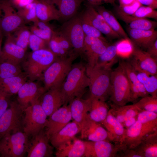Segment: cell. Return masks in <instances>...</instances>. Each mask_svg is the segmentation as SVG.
<instances>
[{"label":"cell","mask_w":157,"mask_h":157,"mask_svg":"<svg viewBox=\"0 0 157 157\" xmlns=\"http://www.w3.org/2000/svg\"><path fill=\"white\" fill-rule=\"evenodd\" d=\"M89 83L86 66L81 63L72 65L60 86L64 105H67L75 98H81Z\"/></svg>","instance_id":"6da1fadb"},{"label":"cell","mask_w":157,"mask_h":157,"mask_svg":"<svg viewBox=\"0 0 157 157\" xmlns=\"http://www.w3.org/2000/svg\"><path fill=\"white\" fill-rule=\"evenodd\" d=\"M111 71V68L97 65L92 68L86 67L87 74L89 79L90 97L105 101L109 97Z\"/></svg>","instance_id":"7a4b0ae2"},{"label":"cell","mask_w":157,"mask_h":157,"mask_svg":"<svg viewBox=\"0 0 157 157\" xmlns=\"http://www.w3.org/2000/svg\"><path fill=\"white\" fill-rule=\"evenodd\" d=\"M77 56L74 54L66 57H58L43 72L42 80L46 91L61 85L71 68L73 61Z\"/></svg>","instance_id":"3957f363"},{"label":"cell","mask_w":157,"mask_h":157,"mask_svg":"<svg viewBox=\"0 0 157 157\" xmlns=\"http://www.w3.org/2000/svg\"><path fill=\"white\" fill-rule=\"evenodd\" d=\"M110 82L109 97L113 104L123 106L130 102V82L120 62L117 67L111 72Z\"/></svg>","instance_id":"277c9868"},{"label":"cell","mask_w":157,"mask_h":157,"mask_svg":"<svg viewBox=\"0 0 157 157\" xmlns=\"http://www.w3.org/2000/svg\"><path fill=\"white\" fill-rule=\"evenodd\" d=\"M28 136L24 132L8 133L0 140V154L3 157H22L27 152Z\"/></svg>","instance_id":"5b68a950"},{"label":"cell","mask_w":157,"mask_h":157,"mask_svg":"<svg viewBox=\"0 0 157 157\" xmlns=\"http://www.w3.org/2000/svg\"><path fill=\"white\" fill-rule=\"evenodd\" d=\"M23 130L28 136H33L46 127L47 116L38 100L24 110Z\"/></svg>","instance_id":"8992f818"},{"label":"cell","mask_w":157,"mask_h":157,"mask_svg":"<svg viewBox=\"0 0 157 157\" xmlns=\"http://www.w3.org/2000/svg\"><path fill=\"white\" fill-rule=\"evenodd\" d=\"M58 31L70 42L77 55L82 56L85 35L81 25V14L65 22Z\"/></svg>","instance_id":"52a82bcc"},{"label":"cell","mask_w":157,"mask_h":157,"mask_svg":"<svg viewBox=\"0 0 157 157\" xmlns=\"http://www.w3.org/2000/svg\"><path fill=\"white\" fill-rule=\"evenodd\" d=\"M24 113L17 101L10 103L8 108L0 118V140L8 133L23 129Z\"/></svg>","instance_id":"ba28073f"},{"label":"cell","mask_w":157,"mask_h":157,"mask_svg":"<svg viewBox=\"0 0 157 157\" xmlns=\"http://www.w3.org/2000/svg\"><path fill=\"white\" fill-rule=\"evenodd\" d=\"M25 25L11 0H0V26L6 36Z\"/></svg>","instance_id":"9c48e42d"},{"label":"cell","mask_w":157,"mask_h":157,"mask_svg":"<svg viewBox=\"0 0 157 157\" xmlns=\"http://www.w3.org/2000/svg\"><path fill=\"white\" fill-rule=\"evenodd\" d=\"M156 130L157 126L143 124L137 120L133 124L126 129L120 144L127 148L133 149L148 135Z\"/></svg>","instance_id":"30bf717a"},{"label":"cell","mask_w":157,"mask_h":157,"mask_svg":"<svg viewBox=\"0 0 157 157\" xmlns=\"http://www.w3.org/2000/svg\"><path fill=\"white\" fill-rule=\"evenodd\" d=\"M46 91L38 82L28 81L21 86L17 93V101L22 109H25L37 101Z\"/></svg>","instance_id":"8fae6325"},{"label":"cell","mask_w":157,"mask_h":157,"mask_svg":"<svg viewBox=\"0 0 157 157\" xmlns=\"http://www.w3.org/2000/svg\"><path fill=\"white\" fill-rule=\"evenodd\" d=\"M84 142L85 157H117L120 145L107 140Z\"/></svg>","instance_id":"7c38bea8"},{"label":"cell","mask_w":157,"mask_h":157,"mask_svg":"<svg viewBox=\"0 0 157 157\" xmlns=\"http://www.w3.org/2000/svg\"><path fill=\"white\" fill-rule=\"evenodd\" d=\"M29 141L28 157H49L52 156L53 147L49 143V138L44 129L32 137Z\"/></svg>","instance_id":"4fadbf2b"},{"label":"cell","mask_w":157,"mask_h":157,"mask_svg":"<svg viewBox=\"0 0 157 157\" xmlns=\"http://www.w3.org/2000/svg\"><path fill=\"white\" fill-rule=\"evenodd\" d=\"M81 18L110 39L121 38L106 23L102 16L92 6L87 4L85 10L81 13Z\"/></svg>","instance_id":"5bb4252c"},{"label":"cell","mask_w":157,"mask_h":157,"mask_svg":"<svg viewBox=\"0 0 157 157\" xmlns=\"http://www.w3.org/2000/svg\"><path fill=\"white\" fill-rule=\"evenodd\" d=\"M72 119L69 105H63L49 117L46 127V133L49 138L52 135L57 132Z\"/></svg>","instance_id":"9a60e30c"},{"label":"cell","mask_w":157,"mask_h":157,"mask_svg":"<svg viewBox=\"0 0 157 157\" xmlns=\"http://www.w3.org/2000/svg\"><path fill=\"white\" fill-rule=\"evenodd\" d=\"M80 132L81 138L86 139L88 141L107 140L112 142L109 134L101 124L92 120L88 116L83 124Z\"/></svg>","instance_id":"2e32d148"},{"label":"cell","mask_w":157,"mask_h":157,"mask_svg":"<svg viewBox=\"0 0 157 157\" xmlns=\"http://www.w3.org/2000/svg\"><path fill=\"white\" fill-rule=\"evenodd\" d=\"M60 86L49 89L39 99L40 104L47 117L50 116L64 104Z\"/></svg>","instance_id":"e0dca14e"},{"label":"cell","mask_w":157,"mask_h":157,"mask_svg":"<svg viewBox=\"0 0 157 157\" xmlns=\"http://www.w3.org/2000/svg\"><path fill=\"white\" fill-rule=\"evenodd\" d=\"M109 44L107 41L100 39L97 40L90 39L85 40L82 55L85 56L88 62L86 67H94L99 56L104 52Z\"/></svg>","instance_id":"ac0fdd59"},{"label":"cell","mask_w":157,"mask_h":157,"mask_svg":"<svg viewBox=\"0 0 157 157\" xmlns=\"http://www.w3.org/2000/svg\"><path fill=\"white\" fill-rule=\"evenodd\" d=\"M6 37L4 46L0 54V61L19 65L24 60L26 51L17 45L10 35Z\"/></svg>","instance_id":"d6986e66"},{"label":"cell","mask_w":157,"mask_h":157,"mask_svg":"<svg viewBox=\"0 0 157 157\" xmlns=\"http://www.w3.org/2000/svg\"><path fill=\"white\" fill-rule=\"evenodd\" d=\"M90 104V98L83 99L79 97L74 99L69 104L72 118L79 126L80 130L88 116Z\"/></svg>","instance_id":"ffe728a7"},{"label":"cell","mask_w":157,"mask_h":157,"mask_svg":"<svg viewBox=\"0 0 157 157\" xmlns=\"http://www.w3.org/2000/svg\"><path fill=\"white\" fill-rule=\"evenodd\" d=\"M57 157H85V146L84 141L75 137L56 148Z\"/></svg>","instance_id":"44dd1931"},{"label":"cell","mask_w":157,"mask_h":157,"mask_svg":"<svg viewBox=\"0 0 157 157\" xmlns=\"http://www.w3.org/2000/svg\"><path fill=\"white\" fill-rule=\"evenodd\" d=\"M80 131L79 126L73 121L69 122L59 131L51 135L49 140L52 146L56 149L73 139Z\"/></svg>","instance_id":"7402d4cb"},{"label":"cell","mask_w":157,"mask_h":157,"mask_svg":"<svg viewBox=\"0 0 157 157\" xmlns=\"http://www.w3.org/2000/svg\"><path fill=\"white\" fill-rule=\"evenodd\" d=\"M127 32L130 40L136 46L145 49L157 39V31L155 29L142 30L128 28Z\"/></svg>","instance_id":"603a6c76"},{"label":"cell","mask_w":157,"mask_h":157,"mask_svg":"<svg viewBox=\"0 0 157 157\" xmlns=\"http://www.w3.org/2000/svg\"><path fill=\"white\" fill-rule=\"evenodd\" d=\"M36 12L37 17L40 21L46 22L53 20L60 21L58 10L49 0H38Z\"/></svg>","instance_id":"cb8c5ba5"},{"label":"cell","mask_w":157,"mask_h":157,"mask_svg":"<svg viewBox=\"0 0 157 157\" xmlns=\"http://www.w3.org/2000/svg\"><path fill=\"white\" fill-rule=\"evenodd\" d=\"M129 62L134 69L138 80L149 94L157 98V74H151L142 70L133 59Z\"/></svg>","instance_id":"d4e9b609"},{"label":"cell","mask_w":157,"mask_h":157,"mask_svg":"<svg viewBox=\"0 0 157 157\" xmlns=\"http://www.w3.org/2000/svg\"><path fill=\"white\" fill-rule=\"evenodd\" d=\"M27 78L25 73L22 72L17 76L0 79V94L10 97L17 94Z\"/></svg>","instance_id":"484cf974"},{"label":"cell","mask_w":157,"mask_h":157,"mask_svg":"<svg viewBox=\"0 0 157 157\" xmlns=\"http://www.w3.org/2000/svg\"><path fill=\"white\" fill-rule=\"evenodd\" d=\"M101 124L108 132L113 142H121L124 136L126 129L109 110L106 118Z\"/></svg>","instance_id":"4316f807"},{"label":"cell","mask_w":157,"mask_h":157,"mask_svg":"<svg viewBox=\"0 0 157 157\" xmlns=\"http://www.w3.org/2000/svg\"><path fill=\"white\" fill-rule=\"evenodd\" d=\"M131 55L133 59L142 69L151 74H157V60L152 57L146 51L134 47Z\"/></svg>","instance_id":"83f0119b"},{"label":"cell","mask_w":157,"mask_h":157,"mask_svg":"<svg viewBox=\"0 0 157 157\" xmlns=\"http://www.w3.org/2000/svg\"><path fill=\"white\" fill-rule=\"evenodd\" d=\"M56 6L59 12L60 21L65 22L77 14L81 4L85 0H49Z\"/></svg>","instance_id":"f1b7e54d"},{"label":"cell","mask_w":157,"mask_h":157,"mask_svg":"<svg viewBox=\"0 0 157 157\" xmlns=\"http://www.w3.org/2000/svg\"><path fill=\"white\" fill-rule=\"evenodd\" d=\"M132 149L140 157H157V130L148 135Z\"/></svg>","instance_id":"f546056e"},{"label":"cell","mask_w":157,"mask_h":157,"mask_svg":"<svg viewBox=\"0 0 157 157\" xmlns=\"http://www.w3.org/2000/svg\"><path fill=\"white\" fill-rule=\"evenodd\" d=\"M58 57L48 48L33 51L27 58L36 63L44 72Z\"/></svg>","instance_id":"4dcf8cb0"},{"label":"cell","mask_w":157,"mask_h":157,"mask_svg":"<svg viewBox=\"0 0 157 157\" xmlns=\"http://www.w3.org/2000/svg\"><path fill=\"white\" fill-rule=\"evenodd\" d=\"M119 17L132 29L142 30L155 29L157 26V22L147 18L136 17L124 14L117 11Z\"/></svg>","instance_id":"1f68e13d"},{"label":"cell","mask_w":157,"mask_h":157,"mask_svg":"<svg viewBox=\"0 0 157 157\" xmlns=\"http://www.w3.org/2000/svg\"><path fill=\"white\" fill-rule=\"evenodd\" d=\"M90 104L88 113L89 118L92 120L101 123L106 118L109 109L104 101L89 97Z\"/></svg>","instance_id":"d6a6232c"},{"label":"cell","mask_w":157,"mask_h":157,"mask_svg":"<svg viewBox=\"0 0 157 157\" xmlns=\"http://www.w3.org/2000/svg\"><path fill=\"white\" fill-rule=\"evenodd\" d=\"M110 113L122 124L128 119L137 117L142 110L134 104L131 105L119 106L111 104L109 109Z\"/></svg>","instance_id":"836d02e7"},{"label":"cell","mask_w":157,"mask_h":157,"mask_svg":"<svg viewBox=\"0 0 157 157\" xmlns=\"http://www.w3.org/2000/svg\"><path fill=\"white\" fill-rule=\"evenodd\" d=\"M93 7L102 16L106 23L113 31L121 38L129 39L128 35L111 11L101 5Z\"/></svg>","instance_id":"e575fe53"},{"label":"cell","mask_w":157,"mask_h":157,"mask_svg":"<svg viewBox=\"0 0 157 157\" xmlns=\"http://www.w3.org/2000/svg\"><path fill=\"white\" fill-rule=\"evenodd\" d=\"M29 28L31 33L44 40L48 44L54 31L48 22L39 20L33 23Z\"/></svg>","instance_id":"d590c367"},{"label":"cell","mask_w":157,"mask_h":157,"mask_svg":"<svg viewBox=\"0 0 157 157\" xmlns=\"http://www.w3.org/2000/svg\"><path fill=\"white\" fill-rule=\"evenodd\" d=\"M31 33L30 28L24 25L9 35L17 45L26 51L28 45Z\"/></svg>","instance_id":"8d00e7d4"},{"label":"cell","mask_w":157,"mask_h":157,"mask_svg":"<svg viewBox=\"0 0 157 157\" xmlns=\"http://www.w3.org/2000/svg\"><path fill=\"white\" fill-rule=\"evenodd\" d=\"M117 56L116 44H109L99 57L96 65L111 68L116 62Z\"/></svg>","instance_id":"74e56055"},{"label":"cell","mask_w":157,"mask_h":157,"mask_svg":"<svg viewBox=\"0 0 157 157\" xmlns=\"http://www.w3.org/2000/svg\"><path fill=\"white\" fill-rule=\"evenodd\" d=\"M23 67L24 73L29 80H42L43 71L36 63L26 58L23 61Z\"/></svg>","instance_id":"f35d334b"},{"label":"cell","mask_w":157,"mask_h":157,"mask_svg":"<svg viewBox=\"0 0 157 157\" xmlns=\"http://www.w3.org/2000/svg\"><path fill=\"white\" fill-rule=\"evenodd\" d=\"M37 1L17 8V12L25 24L30 22L33 23L39 20L36 12Z\"/></svg>","instance_id":"ab89813d"},{"label":"cell","mask_w":157,"mask_h":157,"mask_svg":"<svg viewBox=\"0 0 157 157\" xmlns=\"http://www.w3.org/2000/svg\"><path fill=\"white\" fill-rule=\"evenodd\" d=\"M22 72L19 65L0 61V79L17 76Z\"/></svg>","instance_id":"60d3db41"},{"label":"cell","mask_w":157,"mask_h":157,"mask_svg":"<svg viewBox=\"0 0 157 157\" xmlns=\"http://www.w3.org/2000/svg\"><path fill=\"white\" fill-rule=\"evenodd\" d=\"M134 104L142 110L157 113V98L148 95L142 97Z\"/></svg>","instance_id":"b9f144b4"},{"label":"cell","mask_w":157,"mask_h":157,"mask_svg":"<svg viewBox=\"0 0 157 157\" xmlns=\"http://www.w3.org/2000/svg\"><path fill=\"white\" fill-rule=\"evenodd\" d=\"M129 39H124L116 44L117 56L128 58L131 55L134 47Z\"/></svg>","instance_id":"7bdbcfd3"},{"label":"cell","mask_w":157,"mask_h":157,"mask_svg":"<svg viewBox=\"0 0 157 157\" xmlns=\"http://www.w3.org/2000/svg\"><path fill=\"white\" fill-rule=\"evenodd\" d=\"M49 48L58 57L63 58L71 56L61 48L59 43L56 31L54 30L48 44Z\"/></svg>","instance_id":"ee69618b"},{"label":"cell","mask_w":157,"mask_h":157,"mask_svg":"<svg viewBox=\"0 0 157 157\" xmlns=\"http://www.w3.org/2000/svg\"><path fill=\"white\" fill-rule=\"evenodd\" d=\"M130 82L142 88H144L138 80L136 73L129 62H120Z\"/></svg>","instance_id":"f6af8a7d"},{"label":"cell","mask_w":157,"mask_h":157,"mask_svg":"<svg viewBox=\"0 0 157 157\" xmlns=\"http://www.w3.org/2000/svg\"><path fill=\"white\" fill-rule=\"evenodd\" d=\"M137 120L141 123L157 126V113L142 110L137 116Z\"/></svg>","instance_id":"bcb514c9"},{"label":"cell","mask_w":157,"mask_h":157,"mask_svg":"<svg viewBox=\"0 0 157 157\" xmlns=\"http://www.w3.org/2000/svg\"><path fill=\"white\" fill-rule=\"evenodd\" d=\"M81 21L82 27L85 35L99 38L104 41H107L101 32L83 19L81 17Z\"/></svg>","instance_id":"7dc6e473"},{"label":"cell","mask_w":157,"mask_h":157,"mask_svg":"<svg viewBox=\"0 0 157 157\" xmlns=\"http://www.w3.org/2000/svg\"><path fill=\"white\" fill-rule=\"evenodd\" d=\"M132 16L139 18H149L157 20V11L149 6L142 5L139 7Z\"/></svg>","instance_id":"c3c4849f"},{"label":"cell","mask_w":157,"mask_h":157,"mask_svg":"<svg viewBox=\"0 0 157 157\" xmlns=\"http://www.w3.org/2000/svg\"><path fill=\"white\" fill-rule=\"evenodd\" d=\"M47 45H48L47 42L35 34L31 33L29 38L28 45L33 51L47 48Z\"/></svg>","instance_id":"681fc988"},{"label":"cell","mask_w":157,"mask_h":157,"mask_svg":"<svg viewBox=\"0 0 157 157\" xmlns=\"http://www.w3.org/2000/svg\"><path fill=\"white\" fill-rule=\"evenodd\" d=\"M137 0L132 4L127 6H119L117 7L116 10L126 15H132L141 6H142Z\"/></svg>","instance_id":"f907efd6"},{"label":"cell","mask_w":157,"mask_h":157,"mask_svg":"<svg viewBox=\"0 0 157 157\" xmlns=\"http://www.w3.org/2000/svg\"><path fill=\"white\" fill-rule=\"evenodd\" d=\"M58 41L61 48L70 55L75 54L73 47L69 41L58 30L56 31Z\"/></svg>","instance_id":"816d5d0a"},{"label":"cell","mask_w":157,"mask_h":157,"mask_svg":"<svg viewBox=\"0 0 157 157\" xmlns=\"http://www.w3.org/2000/svg\"><path fill=\"white\" fill-rule=\"evenodd\" d=\"M9 97L0 94V118L9 106Z\"/></svg>","instance_id":"f5cc1de1"},{"label":"cell","mask_w":157,"mask_h":157,"mask_svg":"<svg viewBox=\"0 0 157 157\" xmlns=\"http://www.w3.org/2000/svg\"><path fill=\"white\" fill-rule=\"evenodd\" d=\"M146 52L152 57L157 60V39L147 48Z\"/></svg>","instance_id":"db71d44e"},{"label":"cell","mask_w":157,"mask_h":157,"mask_svg":"<svg viewBox=\"0 0 157 157\" xmlns=\"http://www.w3.org/2000/svg\"><path fill=\"white\" fill-rule=\"evenodd\" d=\"M88 5L93 6H101L104 3H110L113 5L115 0H85Z\"/></svg>","instance_id":"11a10c76"},{"label":"cell","mask_w":157,"mask_h":157,"mask_svg":"<svg viewBox=\"0 0 157 157\" xmlns=\"http://www.w3.org/2000/svg\"><path fill=\"white\" fill-rule=\"evenodd\" d=\"M142 5L149 6L156 9L157 8V0H137Z\"/></svg>","instance_id":"9f6ffc18"},{"label":"cell","mask_w":157,"mask_h":157,"mask_svg":"<svg viewBox=\"0 0 157 157\" xmlns=\"http://www.w3.org/2000/svg\"><path fill=\"white\" fill-rule=\"evenodd\" d=\"M137 120V116L131 117L126 120L122 124L125 128L127 129L133 124Z\"/></svg>","instance_id":"6f0895ef"},{"label":"cell","mask_w":157,"mask_h":157,"mask_svg":"<svg viewBox=\"0 0 157 157\" xmlns=\"http://www.w3.org/2000/svg\"><path fill=\"white\" fill-rule=\"evenodd\" d=\"M38 0H18L17 3L16 4L17 8L24 7L30 3L35 2Z\"/></svg>","instance_id":"680465c9"},{"label":"cell","mask_w":157,"mask_h":157,"mask_svg":"<svg viewBox=\"0 0 157 157\" xmlns=\"http://www.w3.org/2000/svg\"><path fill=\"white\" fill-rule=\"evenodd\" d=\"M136 0H119V6H127L133 3Z\"/></svg>","instance_id":"91938a15"},{"label":"cell","mask_w":157,"mask_h":157,"mask_svg":"<svg viewBox=\"0 0 157 157\" xmlns=\"http://www.w3.org/2000/svg\"><path fill=\"white\" fill-rule=\"evenodd\" d=\"M3 34L0 26V54L1 51V45Z\"/></svg>","instance_id":"94428289"}]
</instances>
